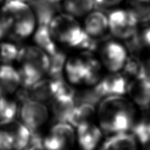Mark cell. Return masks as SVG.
<instances>
[{
	"label": "cell",
	"instance_id": "21",
	"mask_svg": "<svg viewBox=\"0 0 150 150\" xmlns=\"http://www.w3.org/2000/svg\"><path fill=\"white\" fill-rule=\"evenodd\" d=\"M95 4V0H62L65 13L75 18L85 17L93 10Z\"/></svg>",
	"mask_w": 150,
	"mask_h": 150
},
{
	"label": "cell",
	"instance_id": "23",
	"mask_svg": "<svg viewBox=\"0 0 150 150\" xmlns=\"http://www.w3.org/2000/svg\"><path fill=\"white\" fill-rule=\"evenodd\" d=\"M122 70L123 74L130 81L147 74L143 62L133 55H128Z\"/></svg>",
	"mask_w": 150,
	"mask_h": 150
},
{
	"label": "cell",
	"instance_id": "1",
	"mask_svg": "<svg viewBox=\"0 0 150 150\" xmlns=\"http://www.w3.org/2000/svg\"><path fill=\"white\" fill-rule=\"evenodd\" d=\"M96 118L102 131L113 135L125 133L136 122V110L124 95L106 97L99 104Z\"/></svg>",
	"mask_w": 150,
	"mask_h": 150
},
{
	"label": "cell",
	"instance_id": "17",
	"mask_svg": "<svg viewBox=\"0 0 150 150\" xmlns=\"http://www.w3.org/2000/svg\"><path fill=\"white\" fill-rule=\"evenodd\" d=\"M51 111L58 122H67L76 106L75 95H60L54 97L51 101Z\"/></svg>",
	"mask_w": 150,
	"mask_h": 150
},
{
	"label": "cell",
	"instance_id": "9",
	"mask_svg": "<svg viewBox=\"0 0 150 150\" xmlns=\"http://www.w3.org/2000/svg\"><path fill=\"white\" fill-rule=\"evenodd\" d=\"M129 81L130 80L123 73H110L95 85V93L98 98L122 96L127 94Z\"/></svg>",
	"mask_w": 150,
	"mask_h": 150
},
{
	"label": "cell",
	"instance_id": "28",
	"mask_svg": "<svg viewBox=\"0 0 150 150\" xmlns=\"http://www.w3.org/2000/svg\"><path fill=\"white\" fill-rule=\"evenodd\" d=\"M14 141L10 132L0 124V150H13Z\"/></svg>",
	"mask_w": 150,
	"mask_h": 150
},
{
	"label": "cell",
	"instance_id": "25",
	"mask_svg": "<svg viewBox=\"0 0 150 150\" xmlns=\"http://www.w3.org/2000/svg\"><path fill=\"white\" fill-rule=\"evenodd\" d=\"M18 111L17 103L14 100L8 98V96L0 97V122L14 120Z\"/></svg>",
	"mask_w": 150,
	"mask_h": 150
},
{
	"label": "cell",
	"instance_id": "4",
	"mask_svg": "<svg viewBox=\"0 0 150 150\" xmlns=\"http://www.w3.org/2000/svg\"><path fill=\"white\" fill-rule=\"evenodd\" d=\"M48 27L56 42L69 48H79L85 36L83 26L76 18L67 13L54 16Z\"/></svg>",
	"mask_w": 150,
	"mask_h": 150
},
{
	"label": "cell",
	"instance_id": "29",
	"mask_svg": "<svg viewBox=\"0 0 150 150\" xmlns=\"http://www.w3.org/2000/svg\"><path fill=\"white\" fill-rule=\"evenodd\" d=\"M26 150H46L42 144V140L39 136L35 134V132H32V138L29 146Z\"/></svg>",
	"mask_w": 150,
	"mask_h": 150
},
{
	"label": "cell",
	"instance_id": "22",
	"mask_svg": "<svg viewBox=\"0 0 150 150\" xmlns=\"http://www.w3.org/2000/svg\"><path fill=\"white\" fill-rule=\"evenodd\" d=\"M102 68L100 62L92 57L91 52H88L87 69L83 85L95 86L103 78Z\"/></svg>",
	"mask_w": 150,
	"mask_h": 150
},
{
	"label": "cell",
	"instance_id": "15",
	"mask_svg": "<svg viewBox=\"0 0 150 150\" xmlns=\"http://www.w3.org/2000/svg\"><path fill=\"white\" fill-rule=\"evenodd\" d=\"M21 86L18 70L9 64L0 66V97H7L15 93Z\"/></svg>",
	"mask_w": 150,
	"mask_h": 150
},
{
	"label": "cell",
	"instance_id": "33",
	"mask_svg": "<svg viewBox=\"0 0 150 150\" xmlns=\"http://www.w3.org/2000/svg\"><path fill=\"white\" fill-rule=\"evenodd\" d=\"M2 1V0H0V1Z\"/></svg>",
	"mask_w": 150,
	"mask_h": 150
},
{
	"label": "cell",
	"instance_id": "3",
	"mask_svg": "<svg viewBox=\"0 0 150 150\" xmlns=\"http://www.w3.org/2000/svg\"><path fill=\"white\" fill-rule=\"evenodd\" d=\"M17 61L21 85L29 89L48 73L49 55L35 45H27L19 49Z\"/></svg>",
	"mask_w": 150,
	"mask_h": 150
},
{
	"label": "cell",
	"instance_id": "16",
	"mask_svg": "<svg viewBox=\"0 0 150 150\" xmlns=\"http://www.w3.org/2000/svg\"><path fill=\"white\" fill-rule=\"evenodd\" d=\"M4 125L11 133L14 141L15 150L26 149L30 143L32 138V132L21 122L17 120L0 122Z\"/></svg>",
	"mask_w": 150,
	"mask_h": 150
},
{
	"label": "cell",
	"instance_id": "18",
	"mask_svg": "<svg viewBox=\"0 0 150 150\" xmlns=\"http://www.w3.org/2000/svg\"><path fill=\"white\" fill-rule=\"evenodd\" d=\"M97 117V110L89 103H83L76 105L70 114L67 122L77 128L79 126L93 122Z\"/></svg>",
	"mask_w": 150,
	"mask_h": 150
},
{
	"label": "cell",
	"instance_id": "19",
	"mask_svg": "<svg viewBox=\"0 0 150 150\" xmlns=\"http://www.w3.org/2000/svg\"><path fill=\"white\" fill-rule=\"evenodd\" d=\"M137 147L136 137L125 132L113 135L105 141L100 150H137Z\"/></svg>",
	"mask_w": 150,
	"mask_h": 150
},
{
	"label": "cell",
	"instance_id": "14",
	"mask_svg": "<svg viewBox=\"0 0 150 150\" xmlns=\"http://www.w3.org/2000/svg\"><path fill=\"white\" fill-rule=\"evenodd\" d=\"M76 138L83 150H94L102 138V130L95 123H89L77 127Z\"/></svg>",
	"mask_w": 150,
	"mask_h": 150
},
{
	"label": "cell",
	"instance_id": "31",
	"mask_svg": "<svg viewBox=\"0 0 150 150\" xmlns=\"http://www.w3.org/2000/svg\"><path fill=\"white\" fill-rule=\"evenodd\" d=\"M125 0H95V4L101 7H114L120 5Z\"/></svg>",
	"mask_w": 150,
	"mask_h": 150
},
{
	"label": "cell",
	"instance_id": "24",
	"mask_svg": "<svg viewBox=\"0 0 150 150\" xmlns=\"http://www.w3.org/2000/svg\"><path fill=\"white\" fill-rule=\"evenodd\" d=\"M65 54L57 50L54 54L49 56V68L48 73L53 79H60L62 73L64 71V64L66 62Z\"/></svg>",
	"mask_w": 150,
	"mask_h": 150
},
{
	"label": "cell",
	"instance_id": "30",
	"mask_svg": "<svg viewBox=\"0 0 150 150\" xmlns=\"http://www.w3.org/2000/svg\"><path fill=\"white\" fill-rule=\"evenodd\" d=\"M137 36L142 48H150V27L145 28Z\"/></svg>",
	"mask_w": 150,
	"mask_h": 150
},
{
	"label": "cell",
	"instance_id": "10",
	"mask_svg": "<svg viewBox=\"0 0 150 150\" xmlns=\"http://www.w3.org/2000/svg\"><path fill=\"white\" fill-rule=\"evenodd\" d=\"M127 94L132 102L142 108L150 104V76L144 75L130 80L127 86Z\"/></svg>",
	"mask_w": 150,
	"mask_h": 150
},
{
	"label": "cell",
	"instance_id": "8",
	"mask_svg": "<svg viewBox=\"0 0 150 150\" xmlns=\"http://www.w3.org/2000/svg\"><path fill=\"white\" fill-rule=\"evenodd\" d=\"M76 139L73 126L68 122H59L44 138L42 144L46 150H65L74 144Z\"/></svg>",
	"mask_w": 150,
	"mask_h": 150
},
{
	"label": "cell",
	"instance_id": "20",
	"mask_svg": "<svg viewBox=\"0 0 150 150\" xmlns=\"http://www.w3.org/2000/svg\"><path fill=\"white\" fill-rule=\"evenodd\" d=\"M35 45L43 50L48 55H52L58 50L57 42L54 40L48 25L39 24L33 34Z\"/></svg>",
	"mask_w": 150,
	"mask_h": 150
},
{
	"label": "cell",
	"instance_id": "5",
	"mask_svg": "<svg viewBox=\"0 0 150 150\" xmlns=\"http://www.w3.org/2000/svg\"><path fill=\"white\" fill-rule=\"evenodd\" d=\"M109 32L120 40H128L137 33L139 20L127 9H116L108 16Z\"/></svg>",
	"mask_w": 150,
	"mask_h": 150
},
{
	"label": "cell",
	"instance_id": "11",
	"mask_svg": "<svg viewBox=\"0 0 150 150\" xmlns=\"http://www.w3.org/2000/svg\"><path fill=\"white\" fill-rule=\"evenodd\" d=\"M88 52L67 59L64 72L67 81L73 85H83L87 69Z\"/></svg>",
	"mask_w": 150,
	"mask_h": 150
},
{
	"label": "cell",
	"instance_id": "6",
	"mask_svg": "<svg viewBox=\"0 0 150 150\" xmlns=\"http://www.w3.org/2000/svg\"><path fill=\"white\" fill-rule=\"evenodd\" d=\"M18 112L21 122L31 132H35L41 128L49 117V111L43 103L32 99L23 101Z\"/></svg>",
	"mask_w": 150,
	"mask_h": 150
},
{
	"label": "cell",
	"instance_id": "13",
	"mask_svg": "<svg viewBox=\"0 0 150 150\" xmlns=\"http://www.w3.org/2000/svg\"><path fill=\"white\" fill-rule=\"evenodd\" d=\"M61 79H40L30 88L29 97L31 99L45 103L52 100L55 97Z\"/></svg>",
	"mask_w": 150,
	"mask_h": 150
},
{
	"label": "cell",
	"instance_id": "12",
	"mask_svg": "<svg viewBox=\"0 0 150 150\" xmlns=\"http://www.w3.org/2000/svg\"><path fill=\"white\" fill-rule=\"evenodd\" d=\"M85 33L90 38L98 40L109 32L108 16L100 11H93L85 16L83 26Z\"/></svg>",
	"mask_w": 150,
	"mask_h": 150
},
{
	"label": "cell",
	"instance_id": "27",
	"mask_svg": "<svg viewBox=\"0 0 150 150\" xmlns=\"http://www.w3.org/2000/svg\"><path fill=\"white\" fill-rule=\"evenodd\" d=\"M19 49L12 42H3L0 45V59L10 62L17 59Z\"/></svg>",
	"mask_w": 150,
	"mask_h": 150
},
{
	"label": "cell",
	"instance_id": "7",
	"mask_svg": "<svg viewBox=\"0 0 150 150\" xmlns=\"http://www.w3.org/2000/svg\"><path fill=\"white\" fill-rule=\"evenodd\" d=\"M100 62L103 67L110 73L122 70L128 54L127 48L114 40L105 42L100 48Z\"/></svg>",
	"mask_w": 150,
	"mask_h": 150
},
{
	"label": "cell",
	"instance_id": "26",
	"mask_svg": "<svg viewBox=\"0 0 150 150\" xmlns=\"http://www.w3.org/2000/svg\"><path fill=\"white\" fill-rule=\"evenodd\" d=\"M133 135L142 144H146L150 142V121L141 120L133 124L131 127Z\"/></svg>",
	"mask_w": 150,
	"mask_h": 150
},
{
	"label": "cell",
	"instance_id": "2",
	"mask_svg": "<svg viewBox=\"0 0 150 150\" xmlns=\"http://www.w3.org/2000/svg\"><path fill=\"white\" fill-rule=\"evenodd\" d=\"M33 9L21 0H6L0 16V29L15 40H25L33 35L37 28Z\"/></svg>",
	"mask_w": 150,
	"mask_h": 150
},
{
	"label": "cell",
	"instance_id": "32",
	"mask_svg": "<svg viewBox=\"0 0 150 150\" xmlns=\"http://www.w3.org/2000/svg\"><path fill=\"white\" fill-rule=\"evenodd\" d=\"M21 1H29V0H21Z\"/></svg>",
	"mask_w": 150,
	"mask_h": 150
}]
</instances>
